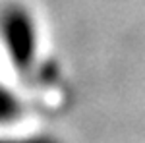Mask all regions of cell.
<instances>
[{
    "instance_id": "6da1fadb",
    "label": "cell",
    "mask_w": 145,
    "mask_h": 143,
    "mask_svg": "<svg viewBox=\"0 0 145 143\" xmlns=\"http://www.w3.org/2000/svg\"><path fill=\"white\" fill-rule=\"evenodd\" d=\"M0 35L14 66L20 72H27L37 54V35L29 12L18 4L6 6L0 12Z\"/></svg>"
},
{
    "instance_id": "7a4b0ae2",
    "label": "cell",
    "mask_w": 145,
    "mask_h": 143,
    "mask_svg": "<svg viewBox=\"0 0 145 143\" xmlns=\"http://www.w3.org/2000/svg\"><path fill=\"white\" fill-rule=\"evenodd\" d=\"M22 114V104L18 97L0 85V124H10Z\"/></svg>"
},
{
    "instance_id": "3957f363",
    "label": "cell",
    "mask_w": 145,
    "mask_h": 143,
    "mask_svg": "<svg viewBox=\"0 0 145 143\" xmlns=\"http://www.w3.org/2000/svg\"><path fill=\"white\" fill-rule=\"evenodd\" d=\"M0 143H58L48 135H35V137H22V139H0Z\"/></svg>"
}]
</instances>
